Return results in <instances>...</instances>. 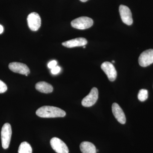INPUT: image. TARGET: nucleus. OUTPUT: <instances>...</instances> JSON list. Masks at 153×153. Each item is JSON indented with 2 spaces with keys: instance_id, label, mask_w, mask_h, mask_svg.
<instances>
[{
  "instance_id": "obj_1",
  "label": "nucleus",
  "mask_w": 153,
  "mask_h": 153,
  "mask_svg": "<svg viewBox=\"0 0 153 153\" xmlns=\"http://www.w3.org/2000/svg\"><path fill=\"white\" fill-rule=\"evenodd\" d=\"M36 114L39 117L43 118L64 117L66 115V112L61 108L48 105L38 108Z\"/></svg>"
},
{
  "instance_id": "obj_2",
  "label": "nucleus",
  "mask_w": 153,
  "mask_h": 153,
  "mask_svg": "<svg viewBox=\"0 0 153 153\" xmlns=\"http://www.w3.org/2000/svg\"><path fill=\"white\" fill-rule=\"evenodd\" d=\"M93 23V20L91 18L82 16L73 20L71 22V25L73 28L83 30L91 27Z\"/></svg>"
},
{
  "instance_id": "obj_3",
  "label": "nucleus",
  "mask_w": 153,
  "mask_h": 153,
  "mask_svg": "<svg viewBox=\"0 0 153 153\" xmlns=\"http://www.w3.org/2000/svg\"><path fill=\"white\" fill-rule=\"evenodd\" d=\"M12 128L10 124L6 123L3 125L1 131V139L3 149H8L10 142L12 136Z\"/></svg>"
},
{
  "instance_id": "obj_4",
  "label": "nucleus",
  "mask_w": 153,
  "mask_h": 153,
  "mask_svg": "<svg viewBox=\"0 0 153 153\" xmlns=\"http://www.w3.org/2000/svg\"><path fill=\"white\" fill-rule=\"evenodd\" d=\"M27 21L28 26L32 31H37L41 27V17L37 13L34 12L29 14Z\"/></svg>"
},
{
  "instance_id": "obj_5",
  "label": "nucleus",
  "mask_w": 153,
  "mask_h": 153,
  "mask_svg": "<svg viewBox=\"0 0 153 153\" xmlns=\"http://www.w3.org/2000/svg\"><path fill=\"white\" fill-rule=\"evenodd\" d=\"M98 98V89L94 87L91 90L89 94L82 99V105L86 107L92 106L97 101Z\"/></svg>"
},
{
  "instance_id": "obj_6",
  "label": "nucleus",
  "mask_w": 153,
  "mask_h": 153,
  "mask_svg": "<svg viewBox=\"0 0 153 153\" xmlns=\"http://www.w3.org/2000/svg\"><path fill=\"white\" fill-rule=\"evenodd\" d=\"M138 62L140 66L143 67H147L153 63V49H148L143 52L139 57Z\"/></svg>"
},
{
  "instance_id": "obj_7",
  "label": "nucleus",
  "mask_w": 153,
  "mask_h": 153,
  "mask_svg": "<svg viewBox=\"0 0 153 153\" xmlns=\"http://www.w3.org/2000/svg\"><path fill=\"white\" fill-rule=\"evenodd\" d=\"M50 145L54 151L57 153H68V149L62 140L57 137L52 138L50 140Z\"/></svg>"
},
{
  "instance_id": "obj_8",
  "label": "nucleus",
  "mask_w": 153,
  "mask_h": 153,
  "mask_svg": "<svg viewBox=\"0 0 153 153\" xmlns=\"http://www.w3.org/2000/svg\"><path fill=\"white\" fill-rule=\"evenodd\" d=\"M101 68L106 74L110 81H114L115 80L117 76V72L112 63L109 62H105L102 64Z\"/></svg>"
},
{
  "instance_id": "obj_9",
  "label": "nucleus",
  "mask_w": 153,
  "mask_h": 153,
  "mask_svg": "<svg viewBox=\"0 0 153 153\" xmlns=\"http://www.w3.org/2000/svg\"><path fill=\"white\" fill-rule=\"evenodd\" d=\"M119 12L122 21L124 24L127 25L132 24V16L131 11L127 6L121 5L119 7Z\"/></svg>"
},
{
  "instance_id": "obj_10",
  "label": "nucleus",
  "mask_w": 153,
  "mask_h": 153,
  "mask_svg": "<svg viewBox=\"0 0 153 153\" xmlns=\"http://www.w3.org/2000/svg\"><path fill=\"white\" fill-rule=\"evenodd\" d=\"M9 68L13 72L25 74L26 76H27L30 73V70L28 66L23 63L13 62L9 64Z\"/></svg>"
},
{
  "instance_id": "obj_11",
  "label": "nucleus",
  "mask_w": 153,
  "mask_h": 153,
  "mask_svg": "<svg viewBox=\"0 0 153 153\" xmlns=\"http://www.w3.org/2000/svg\"><path fill=\"white\" fill-rule=\"evenodd\" d=\"M112 111L115 118L118 121L122 124L126 122L125 114L121 108L117 103H114L112 105Z\"/></svg>"
},
{
  "instance_id": "obj_12",
  "label": "nucleus",
  "mask_w": 153,
  "mask_h": 153,
  "mask_svg": "<svg viewBox=\"0 0 153 153\" xmlns=\"http://www.w3.org/2000/svg\"><path fill=\"white\" fill-rule=\"evenodd\" d=\"M87 42V40L85 38H78L63 42L62 45L67 48H71L85 46Z\"/></svg>"
},
{
  "instance_id": "obj_13",
  "label": "nucleus",
  "mask_w": 153,
  "mask_h": 153,
  "mask_svg": "<svg viewBox=\"0 0 153 153\" xmlns=\"http://www.w3.org/2000/svg\"><path fill=\"white\" fill-rule=\"evenodd\" d=\"M36 88L41 93L46 94L51 93L53 90L52 85L44 81H41L36 83Z\"/></svg>"
},
{
  "instance_id": "obj_14",
  "label": "nucleus",
  "mask_w": 153,
  "mask_h": 153,
  "mask_svg": "<svg viewBox=\"0 0 153 153\" xmlns=\"http://www.w3.org/2000/svg\"><path fill=\"white\" fill-rule=\"evenodd\" d=\"M80 149L82 153H96L95 146L89 142H83L80 144Z\"/></svg>"
},
{
  "instance_id": "obj_15",
  "label": "nucleus",
  "mask_w": 153,
  "mask_h": 153,
  "mask_svg": "<svg viewBox=\"0 0 153 153\" xmlns=\"http://www.w3.org/2000/svg\"><path fill=\"white\" fill-rule=\"evenodd\" d=\"M32 148L30 144L27 142H24L19 147L18 153H32Z\"/></svg>"
},
{
  "instance_id": "obj_16",
  "label": "nucleus",
  "mask_w": 153,
  "mask_h": 153,
  "mask_svg": "<svg viewBox=\"0 0 153 153\" xmlns=\"http://www.w3.org/2000/svg\"><path fill=\"white\" fill-rule=\"evenodd\" d=\"M148 97V91L146 89H141L138 94V98L140 101H145L147 99Z\"/></svg>"
},
{
  "instance_id": "obj_17",
  "label": "nucleus",
  "mask_w": 153,
  "mask_h": 153,
  "mask_svg": "<svg viewBox=\"0 0 153 153\" xmlns=\"http://www.w3.org/2000/svg\"><path fill=\"white\" fill-rule=\"evenodd\" d=\"M7 90V87L5 83L0 80V94L4 93Z\"/></svg>"
},
{
  "instance_id": "obj_18",
  "label": "nucleus",
  "mask_w": 153,
  "mask_h": 153,
  "mask_svg": "<svg viewBox=\"0 0 153 153\" xmlns=\"http://www.w3.org/2000/svg\"><path fill=\"white\" fill-rule=\"evenodd\" d=\"M61 68L60 66H57L51 69V73L53 74H57L60 72Z\"/></svg>"
},
{
  "instance_id": "obj_19",
  "label": "nucleus",
  "mask_w": 153,
  "mask_h": 153,
  "mask_svg": "<svg viewBox=\"0 0 153 153\" xmlns=\"http://www.w3.org/2000/svg\"><path fill=\"white\" fill-rule=\"evenodd\" d=\"M57 62L55 60H52L48 64V67L49 68L52 69L54 68L55 66H57Z\"/></svg>"
},
{
  "instance_id": "obj_20",
  "label": "nucleus",
  "mask_w": 153,
  "mask_h": 153,
  "mask_svg": "<svg viewBox=\"0 0 153 153\" xmlns=\"http://www.w3.org/2000/svg\"><path fill=\"white\" fill-rule=\"evenodd\" d=\"M3 31H4V28H3L2 26L0 25V34L3 33Z\"/></svg>"
},
{
  "instance_id": "obj_21",
  "label": "nucleus",
  "mask_w": 153,
  "mask_h": 153,
  "mask_svg": "<svg viewBox=\"0 0 153 153\" xmlns=\"http://www.w3.org/2000/svg\"><path fill=\"white\" fill-rule=\"evenodd\" d=\"M80 1L82 2H85L87 1L88 0H80Z\"/></svg>"
},
{
  "instance_id": "obj_22",
  "label": "nucleus",
  "mask_w": 153,
  "mask_h": 153,
  "mask_svg": "<svg viewBox=\"0 0 153 153\" xmlns=\"http://www.w3.org/2000/svg\"><path fill=\"white\" fill-rule=\"evenodd\" d=\"M112 63H114V60H113L112 61Z\"/></svg>"
}]
</instances>
